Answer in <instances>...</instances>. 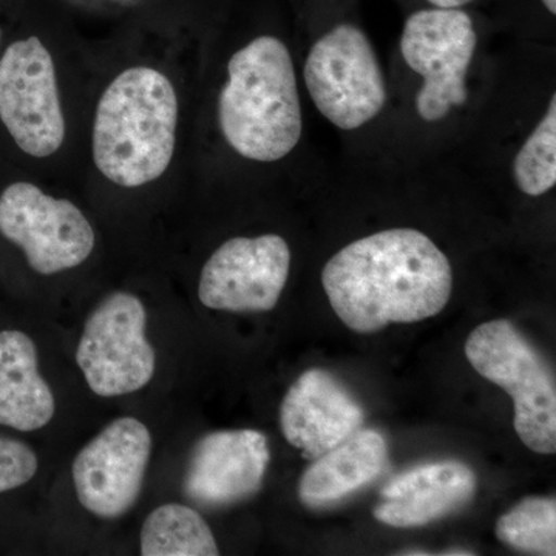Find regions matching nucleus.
<instances>
[{"mask_svg": "<svg viewBox=\"0 0 556 556\" xmlns=\"http://www.w3.org/2000/svg\"><path fill=\"white\" fill-rule=\"evenodd\" d=\"M321 283L340 320L369 334L441 313L452 298L453 269L426 233L394 228L336 252L321 270Z\"/></svg>", "mask_w": 556, "mask_h": 556, "instance_id": "obj_1", "label": "nucleus"}, {"mask_svg": "<svg viewBox=\"0 0 556 556\" xmlns=\"http://www.w3.org/2000/svg\"><path fill=\"white\" fill-rule=\"evenodd\" d=\"M223 138L241 159L277 163L300 144L303 110L298 73L283 40L263 35L232 54L218 97Z\"/></svg>", "mask_w": 556, "mask_h": 556, "instance_id": "obj_2", "label": "nucleus"}, {"mask_svg": "<svg viewBox=\"0 0 556 556\" xmlns=\"http://www.w3.org/2000/svg\"><path fill=\"white\" fill-rule=\"evenodd\" d=\"M178 97L152 67L119 73L94 113L91 153L98 170L121 188H141L166 174L177 146Z\"/></svg>", "mask_w": 556, "mask_h": 556, "instance_id": "obj_3", "label": "nucleus"}, {"mask_svg": "<svg viewBox=\"0 0 556 556\" xmlns=\"http://www.w3.org/2000/svg\"><path fill=\"white\" fill-rule=\"evenodd\" d=\"M466 356L482 378L514 399V427L522 444L540 455L555 453V375L543 354L510 320L501 318L471 331Z\"/></svg>", "mask_w": 556, "mask_h": 556, "instance_id": "obj_4", "label": "nucleus"}, {"mask_svg": "<svg viewBox=\"0 0 556 556\" xmlns=\"http://www.w3.org/2000/svg\"><path fill=\"white\" fill-rule=\"evenodd\" d=\"M303 80L314 108L340 130L362 129L388 102V86L367 33L339 24L311 46Z\"/></svg>", "mask_w": 556, "mask_h": 556, "instance_id": "obj_5", "label": "nucleus"}, {"mask_svg": "<svg viewBox=\"0 0 556 556\" xmlns=\"http://www.w3.org/2000/svg\"><path fill=\"white\" fill-rule=\"evenodd\" d=\"M478 33L460 9H426L405 21L399 49L407 67L422 78L417 90V115L437 124L468 101V70L475 60Z\"/></svg>", "mask_w": 556, "mask_h": 556, "instance_id": "obj_6", "label": "nucleus"}, {"mask_svg": "<svg viewBox=\"0 0 556 556\" xmlns=\"http://www.w3.org/2000/svg\"><path fill=\"white\" fill-rule=\"evenodd\" d=\"M146 325L144 305L130 292H113L87 318L76 362L94 394L123 396L152 380L156 358Z\"/></svg>", "mask_w": 556, "mask_h": 556, "instance_id": "obj_7", "label": "nucleus"}, {"mask_svg": "<svg viewBox=\"0 0 556 556\" xmlns=\"http://www.w3.org/2000/svg\"><path fill=\"white\" fill-rule=\"evenodd\" d=\"M0 121L17 148L35 159L54 155L64 144L56 67L36 36L11 43L0 60Z\"/></svg>", "mask_w": 556, "mask_h": 556, "instance_id": "obj_8", "label": "nucleus"}, {"mask_svg": "<svg viewBox=\"0 0 556 556\" xmlns=\"http://www.w3.org/2000/svg\"><path fill=\"white\" fill-rule=\"evenodd\" d=\"M0 233L42 276L83 265L97 243L89 219L72 201L54 199L25 181L0 193Z\"/></svg>", "mask_w": 556, "mask_h": 556, "instance_id": "obj_9", "label": "nucleus"}, {"mask_svg": "<svg viewBox=\"0 0 556 556\" xmlns=\"http://www.w3.org/2000/svg\"><path fill=\"white\" fill-rule=\"evenodd\" d=\"M289 270L291 249L283 237H236L204 263L199 299L215 311L266 313L276 308Z\"/></svg>", "mask_w": 556, "mask_h": 556, "instance_id": "obj_10", "label": "nucleus"}, {"mask_svg": "<svg viewBox=\"0 0 556 556\" xmlns=\"http://www.w3.org/2000/svg\"><path fill=\"white\" fill-rule=\"evenodd\" d=\"M152 437L135 417H119L91 439L73 463L76 495L86 510L113 519L137 503L148 470Z\"/></svg>", "mask_w": 556, "mask_h": 556, "instance_id": "obj_11", "label": "nucleus"}, {"mask_svg": "<svg viewBox=\"0 0 556 556\" xmlns=\"http://www.w3.org/2000/svg\"><path fill=\"white\" fill-rule=\"evenodd\" d=\"M270 459L268 439L251 428L214 431L190 453L185 495L206 508L243 503L262 489Z\"/></svg>", "mask_w": 556, "mask_h": 556, "instance_id": "obj_12", "label": "nucleus"}, {"mask_svg": "<svg viewBox=\"0 0 556 556\" xmlns=\"http://www.w3.org/2000/svg\"><path fill=\"white\" fill-rule=\"evenodd\" d=\"M364 416V408L331 372L313 368L289 388L280 426L289 444L314 460L361 430Z\"/></svg>", "mask_w": 556, "mask_h": 556, "instance_id": "obj_13", "label": "nucleus"}, {"mask_svg": "<svg viewBox=\"0 0 556 556\" xmlns=\"http://www.w3.org/2000/svg\"><path fill=\"white\" fill-rule=\"evenodd\" d=\"M477 486V475L459 460L409 468L383 486L375 518L399 529L427 526L466 507Z\"/></svg>", "mask_w": 556, "mask_h": 556, "instance_id": "obj_14", "label": "nucleus"}, {"mask_svg": "<svg viewBox=\"0 0 556 556\" xmlns=\"http://www.w3.org/2000/svg\"><path fill=\"white\" fill-rule=\"evenodd\" d=\"M387 460L386 438L379 431L361 428L306 468L300 479V501L314 510L336 506L376 481Z\"/></svg>", "mask_w": 556, "mask_h": 556, "instance_id": "obj_15", "label": "nucleus"}, {"mask_svg": "<svg viewBox=\"0 0 556 556\" xmlns=\"http://www.w3.org/2000/svg\"><path fill=\"white\" fill-rule=\"evenodd\" d=\"M56 405L38 369V350L25 332L0 331V426L35 431L53 419Z\"/></svg>", "mask_w": 556, "mask_h": 556, "instance_id": "obj_16", "label": "nucleus"}, {"mask_svg": "<svg viewBox=\"0 0 556 556\" xmlns=\"http://www.w3.org/2000/svg\"><path fill=\"white\" fill-rule=\"evenodd\" d=\"M217 541L199 511L182 504H164L146 518L142 556H215Z\"/></svg>", "mask_w": 556, "mask_h": 556, "instance_id": "obj_17", "label": "nucleus"}, {"mask_svg": "<svg viewBox=\"0 0 556 556\" xmlns=\"http://www.w3.org/2000/svg\"><path fill=\"white\" fill-rule=\"evenodd\" d=\"M511 177L519 192L538 199L556 186V94L511 161Z\"/></svg>", "mask_w": 556, "mask_h": 556, "instance_id": "obj_18", "label": "nucleus"}, {"mask_svg": "<svg viewBox=\"0 0 556 556\" xmlns=\"http://www.w3.org/2000/svg\"><path fill=\"white\" fill-rule=\"evenodd\" d=\"M496 536L526 554L556 555L554 497H526L496 522Z\"/></svg>", "mask_w": 556, "mask_h": 556, "instance_id": "obj_19", "label": "nucleus"}, {"mask_svg": "<svg viewBox=\"0 0 556 556\" xmlns=\"http://www.w3.org/2000/svg\"><path fill=\"white\" fill-rule=\"evenodd\" d=\"M38 456L24 442L0 437V493L30 482L38 471Z\"/></svg>", "mask_w": 556, "mask_h": 556, "instance_id": "obj_20", "label": "nucleus"}, {"mask_svg": "<svg viewBox=\"0 0 556 556\" xmlns=\"http://www.w3.org/2000/svg\"><path fill=\"white\" fill-rule=\"evenodd\" d=\"M433 7L438 9H460V7L467 5L471 0H428Z\"/></svg>", "mask_w": 556, "mask_h": 556, "instance_id": "obj_21", "label": "nucleus"}, {"mask_svg": "<svg viewBox=\"0 0 556 556\" xmlns=\"http://www.w3.org/2000/svg\"><path fill=\"white\" fill-rule=\"evenodd\" d=\"M541 2L544 3V7H546V10L551 14H556V0H541Z\"/></svg>", "mask_w": 556, "mask_h": 556, "instance_id": "obj_22", "label": "nucleus"}, {"mask_svg": "<svg viewBox=\"0 0 556 556\" xmlns=\"http://www.w3.org/2000/svg\"><path fill=\"white\" fill-rule=\"evenodd\" d=\"M0 38H2V31H0Z\"/></svg>", "mask_w": 556, "mask_h": 556, "instance_id": "obj_23", "label": "nucleus"}]
</instances>
